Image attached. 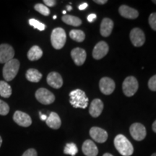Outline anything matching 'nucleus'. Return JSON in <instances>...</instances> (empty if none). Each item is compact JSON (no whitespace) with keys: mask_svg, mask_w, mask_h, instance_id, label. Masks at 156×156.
<instances>
[{"mask_svg":"<svg viewBox=\"0 0 156 156\" xmlns=\"http://www.w3.org/2000/svg\"><path fill=\"white\" fill-rule=\"evenodd\" d=\"M20 68V62L16 58H13L5 64L3 67V77L6 81H12L16 77Z\"/></svg>","mask_w":156,"mask_h":156,"instance_id":"20e7f679","label":"nucleus"},{"mask_svg":"<svg viewBox=\"0 0 156 156\" xmlns=\"http://www.w3.org/2000/svg\"><path fill=\"white\" fill-rule=\"evenodd\" d=\"M130 40L132 44L136 47L143 46L145 42V36L144 32L139 28H134L130 32Z\"/></svg>","mask_w":156,"mask_h":156,"instance_id":"1a4fd4ad","label":"nucleus"},{"mask_svg":"<svg viewBox=\"0 0 156 156\" xmlns=\"http://www.w3.org/2000/svg\"><path fill=\"white\" fill-rule=\"evenodd\" d=\"M69 102L74 108H86L88 105V98L84 91L80 89H76L69 93Z\"/></svg>","mask_w":156,"mask_h":156,"instance_id":"f03ea898","label":"nucleus"},{"mask_svg":"<svg viewBox=\"0 0 156 156\" xmlns=\"http://www.w3.org/2000/svg\"><path fill=\"white\" fill-rule=\"evenodd\" d=\"M15 51L10 45L4 44L0 45V64H6L13 59Z\"/></svg>","mask_w":156,"mask_h":156,"instance_id":"6e6552de","label":"nucleus"},{"mask_svg":"<svg viewBox=\"0 0 156 156\" xmlns=\"http://www.w3.org/2000/svg\"><path fill=\"white\" fill-rule=\"evenodd\" d=\"M103 109V103L98 98H95L91 102L89 108V113L94 118H97L101 114Z\"/></svg>","mask_w":156,"mask_h":156,"instance_id":"dca6fc26","label":"nucleus"},{"mask_svg":"<svg viewBox=\"0 0 156 156\" xmlns=\"http://www.w3.org/2000/svg\"><path fill=\"white\" fill-rule=\"evenodd\" d=\"M148 21H149L150 26L151 27V28L153 30L156 31V12H153L151 14Z\"/></svg>","mask_w":156,"mask_h":156,"instance_id":"c756f323","label":"nucleus"},{"mask_svg":"<svg viewBox=\"0 0 156 156\" xmlns=\"http://www.w3.org/2000/svg\"><path fill=\"white\" fill-rule=\"evenodd\" d=\"M94 2L99 4V5H104L107 2V0H95Z\"/></svg>","mask_w":156,"mask_h":156,"instance_id":"c9c22d12","label":"nucleus"},{"mask_svg":"<svg viewBox=\"0 0 156 156\" xmlns=\"http://www.w3.org/2000/svg\"><path fill=\"white\" fill-rule=\"evenodd\" d=\"M148 87L151 90L156 91V75L152 77L148 81Z\"/></svg>","mask_w":156,"mask_h":156,"instance_id":"7c9ffc66","label":"nucleus"},{"mask_svg":"<svg viewBox=\"0 0 156 156\" xmlns=\"http://www.w3.org/2000/svg\"><path fill=\"white\" fill-rule=\"evenodd\" d=\"M25 77L28 81L31 83H38L41 80L42 74L36 69H29L26 72Z\"/></svg>","mask_w":156,"mask_h":156,"instance_id":"4be33fe9","label":"nucleus"},{"mask_svg":"<svg viewBox=\"0 0 156 156\" xmlns=\"http://www.w3.org/2000/svg\"><path fill=\"white\" fill-rule=\"evenodd\" d=\"M114 28V22L109 18L103 19L101 24L100 32L103 37H108L111 35Z\"/></svg>","mask_w":156,"mask_h":156,"instance_id":"6ab92c4d","label":"nucleus"},{"mask_svg":"<svg viewBox=\"0 0 156 156\" xmlns=\"http://www.w3.org/2000/svg\"><path fill=\"white\" fill-rule=\"evenodd\" d=\"M12 93V87L5 81H0V95L3 98L10 97Z\"/></svg>","mask_w":156,"mask_h":156,"instance_id":"b1692460","label":"nucleus"},{"mask_svg":"<svg viewBox=\"0 0 156 156\" xmlns=\"http://www.w3.org/2000/svg\"><path fill=\"white\" fill-rule=\"evenodd\" d=\"M119 14L123 17L127 19H136L139 16V12L135 9L132 8L127 5H122L119 9Z\"/></svg>","mask_w":156,"mask_h":156,"instance_id":"a211bd4d","label":"nucleus"},{"mask_svg":"<svg viewBox=\"0 0 156 156\" xmlns=\"http://www.w3.org/2000/svg\"><path fill=\"white\" fill-rule=\"evenodd\" d=\"M62 20L64 23L72 26H80L82 24V20L79 17L73 15H64L62 16Z\"/></svg>","mask_w":156,"mask_h":156,"instance_id":"5701e85b","label":"nucleus"},{"mask_svg":"<svg viewBox=\"0 0 156 156\" xmlns=\"http://www.w3.org/2000/svg\"><path fill=\"white\" fill-rule=\"evenodd\" d=\"M44 3H45V5L48 7H54L56 5V2L55 0H44Z\"/></svg>","mask_w":156,"mask_h":156,"instance_id":"473e14b6","label":"nucleus"},{"mask_svg":"<svg viewBox=\"0 0 156 156\" xmlns=\"http://www.w3.org/2000/svg\"><path fill=\"white\" fill-rule=\"evenodd\" d=\"M99 87H100L101 93L104 95H108L114 92L116 85H115L114 81L112 79L105 77L101 78L100 83H99Z\"/></svg>","mask_w":156,"mask_h":156,"instance_id":"9b49d317","label":"nucleus"},{"mask_svg":"<svg viewBox=\"0 0 156 156\" xmlns=\"http://www.w3.org/2000/svg\"><path fill=\"white\" fill-rule=\"evenodd\" d=\"M36 98L38 102L44 105L51 104L55 101V96L46 88H39L36 92Z\"/></svg>","mask_w":156,"mask_h":156,"instance_id":"423d86ee","label":"nucleus"},{"mask_svg":"<svg viewBox=\"0 0 156 156\" xmlns=\"http://www.w3.org/2000/svg\"><path fill=\"white\" fill-rule=\"evenodd\" d=\"M29 24H30L31 26L34 27V28L38 29V30L41 31L44 30L45 28H46V25H45L44 23L39 22L38 20H37L36 19L29 20Z\"/></svg>","mask_w":156,"mask_h":156,"instance_id":"cd10ccee","label":"nucleus"},{"mask_svg":"<svg viewBox=\"0 0 156 156\" xmlns=\"http://www.w3.org/2000/svg\"><path fill=\"white\" fill-rule=\"evenodd\" d=\"M28 58L30 61H37L43 56V51L38 46H34L28 52Z\"/></svg>","mask_w":156,"mask_h":156,"instance_id":"412c9836","label":"nucleus"},{"mask_svg":"<svg viewBox=\"0 0 156 156\" xmlns=\"http://www.w3.org/2000/svg\"><path fill=\"white\" fill-rule=\"evenodd\" d=\"M83 153L86 156H97L98 153V149L92 140H85L82 146Z\"/></svg>","mask_w":156,"mask_h":156,"instance_id":"f3484780","label":"nucleus"},{"mask_svg":"<svg viewBox=\"0 0 156 156\" xmlns=\"http://www.w3.org/2000/svg\"><path fill=\"white\" fill-rule=\"evenodd\" d=\"M71 56L76 65L81 66L86 60L87 53L85 49L81 48H75L72 50Z\"/></svg>","mask_w":156,"mask_h":156,"instance_id":"4468645a","label":"nucleus"},{"mask_svg":"<svg viewBox=\"0 0 156 156\" xmlns=\"http://www.w3.org/2000/svg\"><path fill=\"white\" fill-rule=\"evenodd\" d=\"M130 134L134 140L136 141H142L145 138L147 132L145 126L140 123H134L129 128Z\"/></svg>","mask_w":156,"mask_h":156,"instance_id":"0eeeda50","label":"nucleus"},{"mask_svg":"<svg viewBox=\"0 0 156 156\" xmlns=\"http://www.w3.org/2000/svg\"><path fill=\"white\" fill-rule=\"evenodd\" d=\"M153 3H155V5H156V0H153Z\"/></svg>","mask_w":156,"mask_h":156,"instance_id":"c03bdc74","label":"nucleus"},{"mask_svg":"<svg viewBox=\"0 0 156 156\" xmlns=\"http://www.w3.org/2000/svg\"><path fill=\"white\" fill-rule=\"evenodd\" d=\"M90 135L94 141L99 143H103L108 139V133L106 130L97 126H93L90 129Z\"/></svg>","mask_w":156,"mask_h":156,"instance_id":"f8f14e48","label":"nucleus"},{"mask_svg":"<svg viewBox=\"0 0 156 156\" xmlns=\"http://www.w3.org/2000/svg\"><path fill=\"white\" fill-rule=\"evenodd\" d=\"M78 149L77 145L75 143H67L64 149V153L67 155H70L72 156H75L77 153Z\"/></svg>","mask_w":156,"mask_h":156,"instance_id":"a878e982","label":"nucleus"},{"mask_svg":"<svg viewBox=\"0 0 156 156\" xmlns=\"http://www.w3.org/2000/svg\"><path fill=\"white\" fill-rule=\"evenodd\" d=\"M46 80L48 85L53 88L58 89L63 85V79L62 76L56 72H52L48 74Z\"/></svg>","mask_w":156,"mask_h":156,"instance_id":"2eb2a0df","label":"nucleus"},{"mask_svg":"<svg viewBox=\"0 0 156 156\" xmlns=\"http://www.w3.org/2000/svg\"><path fill=\"white\" fill-rule=\"evenodd\" d=\"M87 6H88V5H87V3L84 2V3H83V4H81L80 5H79V7H78V8H79L80 10H84V9L87 8Z\"/></svg>","mask_w":156,"mask_h":156,"instance_id":"f704fd0d","label":"nucleus"},{"mask_svg":"<svg viewBox=\"0 0 156 156\" xmlns=\"http://www.w3.org/2000/svg\"><path fill=\"white\" fill-rule=\"evenodd\" d=\"M152 127H153V131L155 132V133H156V120L155 121V122H153V126H152Z\"/></svg>","mask_w":156,"mask_h":156,"instance_id":"4c0bfd02","label":"nucleus"},{"mask_svg":"<svg viewBox=\"0 0 156 156\" xmlns=\"http://www.w3.org/2000/svg\"><path fill=\"white\" fill-rule=\"evenodd\" d=\"M67 9L68 11H71L72 9H73V7H72L70 5H67Z\"/></svg>","mask_w":156,"mask_h":156,"instance_id":"58836bf2","label":"nucleus"},{"mask_svg":"<svg viewBox=\"0 0 156 156\" xmlns=\"http://www.w3.org/2000/svg\"><path fill=\"white\" fill-rule=\"evenodd\" d=\"M139 87L137 80L133 76H129L124 80L122 84V89L124 95L127 97H132L135 94Z\"/></svg>","mask_w":156,"mask_h":156,"instance_id":"39448f33","label":"nucleus"},{"mask_svg":"<svg viewBox=\"0 0 156 156\" xmlns=\"http://www.w3.org/2000/svg\"><path fill=\"white\" fill-rule=\"evenodd\" d=\"M66 12H66L65 10H64L63 12H62V13H63V14H64V15H66Z\"/></svg>","mask_w":156,"mask_h":156,"instance_id":"79ce46f5","label":"nucleus"},{"mask_svg":"<svg viewBox=\"0 0 156 156\" xmlns=\"http://www.w3.org/2000/svg\"><path fill=\"white\" fill-rule=\"evenodd\" d=\"M39 115H40L41 116V119L43 120V121H46V119H47V116L46 115H43L41 114V112H39Z\"/></svg>","mask_w":156,"mask_h":156,"instance_id":"e433bc0d","label":"nucleus"},{"mask_svg":"<svg viewBox=\"0 0 156 156\" xmlns=\"http://www.w3.org/2000/svg\"><path fill=\"white\" fill-rule=\"evenodd\" d=\"M151 156H156V153H153V155H152Z\"/></svg>","mask_w":156,"mask_h":156,"instance_id":"37998d69","label":"nucleus"},{"mask_svg":"<svg viewBox=\"0 0 156 156\" xmlns=\"http://www.w3.org/2000/svg\"><path fill=\"white\" fill-rule=\"evenodd\" d=\"M67 40L66 32L63 28H56L51 32V42L52 46L55 49H61L64 47Z\"/></svg>","mask_w":156,"mask_h":156,"instance_id":"7ed1b4c3","label":"nucleus"},{"mask_svg":"<svg viewBox=\"0 0 156 156\" xmlns=\"http://www.w3.org/2000/svg\"><path fill=\"white\" fill-rule=\"evenodd\" d=\"M69 36L73 40L77 42H83L85 38V34L83 30H70Z\"/></svg>","mask_w":156,"mask_h":156,"instance_id":"393cba45","label":"nucleus"},{"mask_svg":"<svg viewBox=\"0 0 156 156\" xmlns=\"http://www.w3.org/2000/svg\"><path fill=\"white\" fill-rule=\"evenodd\" d=\"M114 142L116 149L122 155L130 156L133 154V145L123 134H118L115 137Z\"/></svg>","mask_w":156,"mask_h":156,"instance_id":"f257e3e1","label":"nucleus"},{"mask_svg":"<svg viewBox=\"0 0 156 156\" xmlns=\"http://www.w3.org/2000/svg\"><path fill=\"white\" fill-rule=\"evenodd\" d=\"M96 15L95 14H90L87 16V20H88L89 23H93V21L96 19Z\"/></svg>","mask_w":156,"mask_h":156,"instance_id":"72a5a7b5","label":"nucleus"},{"mask_svg":"<svg viewBox=\"0 0 156 156\" xmlns=\"http://www.w3.org/2000/svg\"><path fill=\"white\" fill-rule=\"evenodd\" d=\"M2 139L1 136H0V147H1V145H2Z\"/></svg>","mask_w":156,"mask_h":156,"instance_id":"a19ab883","label":"nucleus"},{"mask_svg":"<svg viewBox=\"0 0 156 156\" xmlns=\"http://www.w3.org/2000/svg\"><path fill=\"white\" fill-rule=\"evenodd\" d=\"M34 9H36V11H38L39 13L44 15V16H48L50 14L49 9H48L46 5H43V4H36V5H35Z\"/></svg>","mask_w":156,"mask_h":156,"instance_id":"bb28decb","label":"nucleus"},{"mask_svg":"<svg viewBox=\"0 0 156 156\" xmlns=\"http://www.w3.org/2000/svg\"><path fill=\"white\" fill-rule=\"evenodd\" d=\"M22 156H38L37 155V152L34 148H30V149L27 150L23 154Z\"/></svg>","mask_w":156,"mask_h":156,"instance_id":"2f4dec72","label":"nucleus"},{"mask_svg":"<svg viewBox=\"0 0 156 156\" xmlns=\"http://www.w3.org/2000/svg\"><path fill=\"white\" fill-rule=\"evenodd\" d=\"M108 45L105 41H100L95 45L93 50V57L96 60L101 59L108 54Z\"/></svg>","mask_w":156,"mask_h":156,"instance_id":"ddd939ff","label":"nucleus"},{"mask_svg":"<svg viewBox=\"0 0 156 156\" xmlns=\"http://www.w3.org/2000/svg\"><path fill=\"white\" fill-rule=\"evenodd\" d=\"M13 120L19 126L28 127L32 124V119L28 114L20 111H17L13 115Z\"/></svg>","mask_w":156,"mask_h":156,"instance_id":"9d476101","label":"nucleus"},{"mask_svg":"<svg viewBox=\"0 0 156 156\" xmlns=\"http://www.w3.org/2000/svg\"><path fill=\"white\" fill-rule=\"evenodd\" d=\"M53 18H54V19H56V15H54V16L53 17Z\"/></svg>","mask_w":156,"mask_h":156,"instance_id":"a18cd8bd","label":"nucleus"},{"mask_svg":"<svg viewBox=\"0 0 156 156\" xmlns=\"http://www.w3.org/2000/svg\"><path fill=\"white\" fill-rule=\"evenodd\" d=\"M46 123L48 126L54 129H58L62 125L61 119L55 112H51L46 120Z\"/></svg>","mask_w":156,"mask_h":156,"instance_id":"aec40b11","label":"nucleus"},{"mask_svg":"<svg viewBox=\"0 0 156 156\" xmlns=\"http://www.w3.org/2000/svg\"><path fill=\"white\" fill-rule=\"evenodd\" d=\"M103 156H114V155H112V154H110V153H105Z\"/></svg>","mask_w":156,"mask_h":156,"instance_id":"ea45409f","label":"nucleus"},{"mask_svg":"<svg viewBox=\"0 0 156 156\" xmlns=\"http://www.w3.org/2000/svg\"><path fill=\"white\" fill-rule=\"evenodd\" d=\"M9 112V106L5 101L0 100V115L5 116Z\"/></svg>","mask_w":156,"mask_h":156,"instance_id":"c85d7f7f","label":"nucleus"}]
</instances>
